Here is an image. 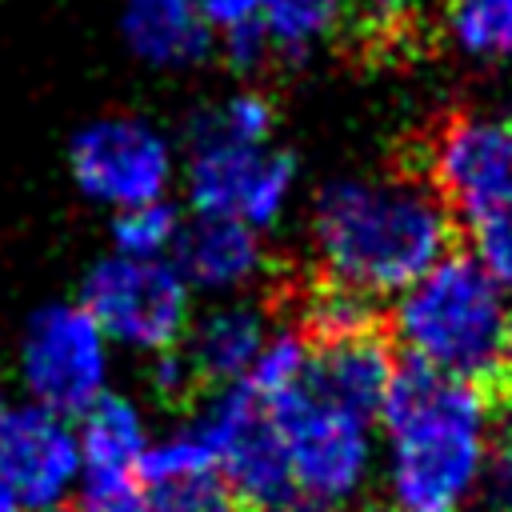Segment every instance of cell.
<instances>
[{
    "instance_id": "cell-1",
    "label": "cell",
    "mask_w": 512,
    "mask_h": 512,
    "mask_svg": "<svg viewBox=\"0 0 512 512\" xmlns=\"http://www.w3.org/2000/svg\"><path fill=\"white\" fill-rule=\"evenodd\" d=\"M376 420L384 512H468L496 440L484 384L400 360Z\"/></svg>"
},
{
    "instance_id": "cell-9",
    "label": "cell",
    "mask_w": 512,
    "mask_h": 512,
    "mask_svg": "<svg viewBox=\"0 0 512 512\" xmlns=\"http://www.w3.org/2000/svg\"><path fill=\"white\" fill-rule=\"evenodd\" d=\"M428 184L452 216L480 220L512 204V112H456L428 144Z\"/></svg>"
},
{
    "instance_id": "cell-23",
    "label": "cell",
    "mask_w": 512,
    "mask_h": 512,
    "mask_svg": "<svg viewBox=\"0 0 512 512\" xmlns=\"http://www.w3.org/2000/svg\"><path fill=\"white\" fill-rule=\"evenodd\" d=\"M196 124H204L208 132H220L228 140H240V144H268L276 132V108L264 92H236V96L220 100L216 108L196 112Z\"/></svg>"
},
{
    "instance_id": "cell-20",
    "label": "cell",
    "mask_w": 512,
    "mask_h": 512,
    "mask_svg": "<svg viewBox=\"0 0 512 512\" xmlns=\"http://www.w3.org/2000/svg\"><path fill=\"white\" fill-rule=\"evenodd\" d=\"M312 352H316V344L296 324L292 328H272V336L264 340V348H260L252 372L244 376V384L264 404H272V400H280V396H288V392H296V388L308 384Z\"/></svg>"
},
{
    "instance_id": "cell-11",
    "label": "cell",
    "mask_w": 512,
    "mask_h": 512,
    "mask_svg": "<svg viewBox=\"0 0 512 512\" xmlns=\"http://www.w3.org/2000/svg\"><path fill=\"white\" fill-rule=\"evenodd\" d=\"M80 432L40 404L8 408L0 424V480L24 512H56L80 488Z\"/></svg>"
},
{
    "instance_id": "cell-32",
    "label": "cell",
    "mask_w": 512,
    "mask_h": 512,
    "mask_svg": "<svg viewBox=\"0 0 512 512\" xmlns=\"http://www.w3.org/2000/svg\"><path fill=\"white\" fill-rule=\"evenodd\" d=\"M260 512H336V508H328V504H320V500H312V496L292 492V496H284L280 504H268V508H260Z\"/></svg>"
},
{
    "instance_id": "cell-24",
    "label": "cell",
    "mask_w": 512,
    "mask_h": 512,
    "mask_svg": "<svg viewBox=\"0 0 512 512\" xmlns=\"http://www.w3.org/2000/svg\"><path fill=\"white\" fill-rule=\"evenodd\" d=\"M144 496H148L152 512H240V500L220 472L152 484V488H144Z\"/></svg>"
},
{
    "instance_id": "cell-12",
    "label": "cell",
    "mask_w": 512,
    "mask_h": 512,
    "mask_svg": "<svg viewBox=\"0 0 512 512\" xmlns=\"http://www.w3.org/2000/svg\"><path fill=\"white\" fill-rule=\"evenodd\" d=\"M172 264L180 268L192 292L232 296L252 288L264 276L268 252H264L260 228L236 216H192L184 220Z\"/></svg>"
},
{
    "instance_id": "cell-33",
    "label": "cell",
    "mask_w": 512,
    "mask_h": 512,
    "mask_svg": "<svg viewBox=\"0 0 512 512\" xmlns=\"http://www.w3.org/2000/svg\"><path fill=\"white\" fill-rule=\"evenodd\" d=\"M500 376L512 384V308H508V328H504V352H500Z\"/></svg>"
},
{
    "instance_id": "cell-4",
    "label": "cell",
    "mask_w": 512,
    "mask_h": 512,
    "mask_svg": "<svg viewBox=\"0 0 512 512\" xmlns=\"http://www.w3.org/2000/svg\"><path fill=\"white\" fill-rule=\"evenodd\" d=\"M288 452V472L300 496L328 508L356 500L376 468L372 420L344 412L316 396L308 384L268 404Z\"/></svg>"
},
{
    "instance_id": "cell-3",
    "label": "cell",
    "mask_w": 512,
    "mask_h": 512,
    "mask_svg": "<svg viewBox=\"0 0 512 512\" xmlns=\"http://www.w3.org/2000/svg\"><path fill=\"white\" fill-rule=\"evenodd\" d=\"M508 292L472 252H444L424 276L392 296V336L404 360L484 384L500 372Z\"/></svg>"
},
{
    "instance_id": "cell-34",
    "label": "cell",
    "mask_w": 512,
    "mask_h": 512,
    "mask_svg": "<svg viewBox=\"0 0 512 512\" xmlns=\"http://www.w3.org/2000/svg\"><path fill=\"white\" fill-rule=\"evenodd\" d=\"M0 512H24V508H20V500L8 492V484H4V480H0Z\"/></svg>"
},
{
    "instance_id": "cell-17",
    "label": "cell",
    "mask_w": 512,
    "mask_h": 512,
    "mask_svg": "<svg viewBox=\"0 0 512 512\" xmlns=\"http://www.w3.org/2000/svg\"><path fill=\"white\" fill-rule=\"evenodd\" d=\"M452 48L476 64L512 56V0H440Z\"/></svg>"
},
{
    "instance_id": "cell-29",
    "label": "cell",
    "mask_w": 512,
    "mask_h": 512,
    "mask_svg": "<svg viewBox=\"0 0 512 512\" xmlns=\"http://www.w3.org/2000/svg\"><path fill=\"white\" fill-rule=\"evenodd\" d=\"M480 492L492 512H512V424L504 432H496V440H492Z\"/></svg>"
},
{
    "instance_id": "cell-15",
    "label": "cell",
    "mask_w": 512,
    "mask_h": 512,
    "mask_svg": "<svg viewBox=\"0 0 512 512\" xmlns=\"http://www.w3.org/2000/svg\"><path fill=\"white\" fill-rule=\"evenodd\" d=\"M392 376H396L392 348L376 332H364V336L316 344L312 368H308V388L344 412L376 420L388 400Z\"/></svg>"
},
{
    "instance_id": "cell-16",
    "label": "cell",
    "mask_w": 512,
    "mask_h": 512,
    "mask_svg": "<svg viewBox=\"0 0 512 512\" xmlns=\"http://www.w3.org/2000/svg\"><path fill=\"white\" fill-rule=\"evenodd\" d=\"M120 32L132 56L156 68H192L212 52L216 40L196 0H128Z\"/></svg>"
},
{
    "instance_id": "cell-19",
    "label": "cell",
    "mask_w": 512,
    "mask_h": 512,
    "mask_svg": "<svg viewBox=\"0 0 512 512\" xmlns=\"http://www.w3.org/2000/svg\"><path fill=\"white\" fill-rule=\"evenodd\" d=\"M260 20L276 56H304L344 20V0H260Z\"/></svg>"
},
{
    "instance_id": "cell-26",
    "label": "cell",
    "mask_w": 512,
    "mask_h": 512,
    "mask_svg": "<svg viewBox=\"0 0 512 512\" xmlns=\"http://www.w3.org/2000/svg\"><path fill=\"white\" fill-rule=\"evenodd\" d=\"M468 228H472V256L480 260V268L504 292H512V204L472 220Z\"/></svg>"
},
{
    "instance_id": "cell-21",
    "label": "cell",
    "mask_w": 512,
    "mask_h": 512,
    "mask_svg": "<svg viewBox=\"0 0 512 512\" xmlns=\"http://www.w3.org/2000/svg\"><path fill=\"white\" fill-rule=\"evenodd\" d=\"M204 472H220V464H216V448H212L204 424L192 416L188 424H180L168 436L148 444L136 480H140V488H152V484L188 480V476H204Z\"/></svg>"
},
{
    "instance_id": "cell-6",
    "label": "cell",
    "mask_w": 512,
    "mask_h": 512,
    "mask_svg": "<svg viewBox=\"0 0 512 512\" xmlns=\"http://www.w3.org/2000/svg\"><path fill=\"white\" fill-rule=\"evenodd\" d=\"M112 376V340L80 300L36 308L20 336V384L32 404L84 416Z\"/></svg>"
},
{
    "instance_id": "cell-10",
    "label": "cell",
    "mask_w": 512,
    "mask_h": 512,
    "mask_svg": "<svg viewBox=\"0 0 512 512\" xmlns=\"http://www.w3.org/2000/svg\"><path fill=\"white\" fill-rule=\"evenodd\" d=\"M196 420L204 424L216 448L220 476L228 480L240 504L260 512L296 492L276 416L244 380L216 388V396L196 412Z\"/></svg>"
},
{
    "instance_id": "cell-8",
    "label": "cell",
    "mask_w": 512,
    "mask_h": 512,
    "mask_svg": "<svg viewBox=\"0 0 512 512\" xmlns=\"http://www.w3.org/2000/svg\"><path fill=\"white\" fill-rule=\"evenodd\" d=\"M68 168L88 200L120 212L168 200V188L176 180V152L152 120L116 112L84 124L72 136Z\"/></svg>"
},
{
    "instance_id": "cell-13",
    "label": "cell",
    "mask_w": 512,
    "mask_h": 512,
    "mask_svg": "<svg viewBox=\"0 0 512 512\" xmlns=\"http://www.w3.org/2000/svg\"><path fill=\"white\" fill-rule=\"evenodd\" d=\"M80 420V488L76 492H100V488H124L140 484V460L152 444L148 420L136 400L120 392H104Z\"/></svg>"
},
{
    "instance_id": "cell-31",
    "label": "cell",
    "mask_w": 512,
    "mask_h": 512,
    "mask_svg": "<svg viewBox=\"0 0 512 512\" xmlns=\"http://www.w3.org/2000/svg\"><path fill=\"white\" fill-rule=\"evenodd\" d=\"M80 512H152V508L140 484H124V488L80 492Z\"/></svg>"
},
{
    "instance_id": "cell-22",
    "label": "cell",
    "mask_w": 512,
    "mask_h": 512,
    "mask_svg": "<svg viewBox=\"0 0 512 512\" xmlns=\"http://www.w3.org/2000/svg\"><path fill=\"white\" fill-rule=\"evenodd\" d=\"M180 232H184V216L168 200L120 208L116 220H112L116 252L120 256H136V260H172Z\"/></svg>"
},
{
    "instance_id": "cell-18",
    "label": "cell",
    "mask_w": 512,
    "mask_h": 512,
    "mask_svg": "<svg viewBox=\"0 0 512 512\" xmlns=\"http://www.w3.org/2000/svg\"><path fill=\"white\" fill-rule=\"evenodd\" d=\"M380 324V308L372 296L324 280L320 288H312L308 296H300V320L296 328L312 340V344H332V340H348V336H364L376 332Z\"/></svg>"
},
{
    "instance_id": "cell-2",
    "label": "cell",
    "mask_w": 512,
    "mask_h": 512,
    "mask_svg": "<svg viewBox=\"0 0 512 512\" xmlns=\"http://www.w3.org/2000/svg\"><path fill=\"white\" fill-rule=\"evenodd\" d=\"M308 232L324 280L380 300L404 292L448 252L452 212L420 176H344L320 188Z\"/></svg>"
},
{
    "instance_id": "cell-27",
    "label": "cell",
    "mask_w": 512,
    "mask_h": 512,
    "mask_svg": "<svg viewBox=\"0 0 512 512\" xmlns=\"http://www.w3.org/2000/svg\"><path fill=\"white\" fill-rule=\"evenodd\" d=\"M220 52H224V60H228L236 72H256V68H264V64L276 56L264 20H252V24H240V28L224 32V36H220Z\"/></svg>"
},
{
    "instance_id": "cell-35",
    "label": "cell",
    "mask_w": 512,
    "mask_h": 512,
    "mask_svg": "<svg viewBox=\"0 0 512 512\" xmlns=\"http://www.w3.org/2000/svg\"><path fill=\"white\" fill-rule=\"evenodd\" d=\"M4 416H8V404H4V396H0V424H4Z\"/></svg>"
},
{
    "instance_id": "cell-30",
    "label": "cell",
    "mask_w": 512,
    "mask_h": 512,
    "mask_svg": "<svg viewBox=\"0 0 512 512\" xmlns=\"http://www.w3.org/2000/svg\"><path fill=\"white\" fill-rule=\"evenodd\" d=\"M196 8H200V16L208 20V28L216 36L260 20V0H196Z\"/></svg>"
},
{
    "instance_id": "cell-7",
    "label": "cell",
    "mask_w": 512,
    "mask_h": 512,
    "mask_svg": "<svg viewBox=\"0 0 512 512\" xmlns=\"http://www.w3.org/2000/svg\"><path fill=\"white\" fill-rule=\"evenodd\" d=\"M80 304L96 316L104 336L132 352H168L192 324V288L172 260L104 256L80 288Z\"/></svg>"
},
{
    "instance_id": "cell-14",
    "label": "cell",
    "mask_w": 512,
    "mask_h": 512,
    "mask_svg": "<svg viewBox=\"0 0 512 512\" xmlns=\"http://www.w3.org/2000/svg\"><path fill=\"white\" fill-rule=\"evenodd\" d=\"M268 336H272V320L260 304L224 300L212 312H204L196 324H188L180 352L188 356L196 384L228 388L252 372Z\"/></svg>"
},
{
    "instance_id": "cell-5",
    "label": "cell",
    "mask_w": 512,
    "mask_h": 512,
    "mask_svg": "<svg viewBox=\"0 0 512 512\" xmlns=\"http://www.w3.org/2000/svg\"><path fill=\"white\" fill-rule=\"evenodd\" d=\"M296 192V156L272 144H240L204 124H188L184 196L196 216H236L272 228Z\"/></svg>"
},
{
    "instance_id": "cell-36",
    "label": "cell",
    "mask_w": 512,
    "mask_h": 512,
    "mask_svg": "<svg viewBox=\"0 0 512 512\" xmlns=\"http://www.w3.org/2000/svg\"><path fill=\"white\" fill-rule=\"evenodd\" d=\"M56 512H68V508H56Z\"/></svg>"
},
{
    "instance_id": "cell-25",
    "label": "cell",
    "mask_w": 512,
    "mask_h": 512,
    "mask_svg": "<svg viewBox=\"0 0 512 512\" xmlns=\"http://www.w3.org/2000/svg\"><path fill=\"white\" fill-rule=\"evenodd\" d=\"M424 4L428 0H344V16H352L368 44H392L412 28Z\"/></svg>"
},
{
    "instance_id": "cell-28",
    "label": "cell",
    "mask_w": 512,
    "mask_h": 512,
    "mask_svg": "<svg viewBox=\"0 0 512 512\" xmlns=\"http://www.w3.org/2000/svg\"><path fill=\"white\" fill-rule=\"evenodd\" d=\"M148 384L152 392L164 400V404H176V400H188L200 384H196V372L188 364V356L180 348H168V352H156L152 356V368H148Z\"/></svg>"
}]
</instances>
